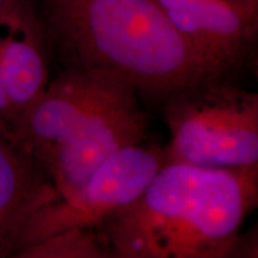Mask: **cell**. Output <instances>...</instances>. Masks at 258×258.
Segmentation results:
<instances>
[{"instance_id": "cell-10", "label": "cell", "mask_w": 258, "mask_h": 258, "mask_svg": "<svg viewBox=\"0 0 258 258\" xmlns=\"http://www.w3.org/2000/svg\"><path fill=\"white\" fill-rule=\"evenodd\" d=\"M231 2L237 3V4L258 12V0H231Z\"/></svg>"}, {"instance_id": "cell-4", "label": "cell", "mask_w": 258, "mask_h": 258, "mask_svg": "<svg viewBox=\"0 0 258 258\" xmlns=\"http://www.w3.org/2000/svg\"><path fill=\"white\" fill-rule=\"evenodd\" d=\"M161 108L171 134L165 164L258 166V95L239 80L206 76Z\"/></svg>"}, {"instance_id": "cell-6", "label": "cell", "mask_w": 258, "mask_h": 258, "mask_svg": "<svg viewBox=\"0 0 258 258\" xmlns=\"http://www.w3.org/2000/svg\"><path fill=\"white\" fill-rule=\"evenodd\" d=\"M209 76L239 80L257 71L258 12L231 0H157Z\"/></svg>"}, {"instance_id": "cell-3", "label": "cell", "mask_w": 258, "mask_h": 258, "mask_svg": "<svg viewBox=\"0 0 258 258\" xmlns=\"http://www.w3.org/2000/svg\"><path fill=\"white\" fill-rule=\"evenodd\" d=\"M139 98L118 72L63 69L22 116L14 135L60 199H69L109 157L148 140Z\"/></svg>"}, {"instance_id": "cell-7", "label": "cell", "mask_w": 258, "mask_h": 258, "mask_svg": "<svg viewBox=\"0 0 258 258\" xmlns=\"http://www.w3.org/2000/svg\"><path fill=\"white\" fill-rule=\"evenodd\" d=\"M59 200L46 172L0 125V258L15 256L35 215Z\"/></svg>"}, {"instance_id": "cell-8", "label": "cell", "mask_w": 258, "mask_h": 258, "mask_svg": "<svg viewBox=\"0 0 258 258\" xmlns=\"http://www.w3.org/2000/svg\"><path fill=\"white\" fill-rule=\"evenodd\" d=\"M0 77L17 127L49 83L46 38L29 0H18L4 14Z\"/></svg>"}, {"instance_id": "cell-1", "label": "cell", "mask_w": 258, "mask_h": 258, "mask_svg": "<svg viewBox=\"0 0 258 258\" xmlns=\"http://www.w3.org/2000/svg\"><path fill=\"white\" fill-rule=\"evenodd\" d=\"M257 205L258 166L165 164L98 231L112 258H227Z\"/></svg>"}, {"instance_id": "cell-5", "label": "cell", "mask_w": 258, "mask_h": 258, "mask_svg": "<svg viewBox=\"0 0 258 258\" xmlns=\"http://www.w3.org/2000/svg\"><path fill=\"white\" fill-rule=\"evenodd\" d=\"M164 165L165 147L148 140L112 154L73 196L50 203L35 215L17 253L70 228L98 230L110 215L134 201Z\"/></svg>"}, {"instance_id": "cell-11", "label": "cell", "mask_w": 258, "mask_h": 258, "mask_svg": "<svg viewBox=\"0 0 258 258\" xmlns=\"http://www.w3.org/2000/svg\"><path fill=\"white\" fill-rule=\"evenodd\" d=\"M17 2L18 0H0V14L4 12L6 9H9L10 6H12Z\"/></svg>"}, {"instance_id": "cell-2", "label": "cell", "mask_w": 258, "mask_h": 258, "mask_svg": "<svg viewBox=\"0 0 258 258\" xmlns=\"http://www.w3.org/2000/svg\"><path fill=\"white\" fill-rule=\"evenodd\" d=\"M43 17L63 69L118 72L157 104L209 76L157 0H44Z\"/></svg>"}, {"instance_id": "cell-9", "label": "cell", "mask_w": 258, "mask_h": 258, "mask_svg": "<svg viewBox=\"0 0 258 258\" xmlns=\"http://www.w3.org/2000/svg\"><path fill=\"white\" fill-rule=\"evenodd\" d=\"M16 257L112 258V253L97 228H70L25 247Z\"/></svg>"}]
</instances>
